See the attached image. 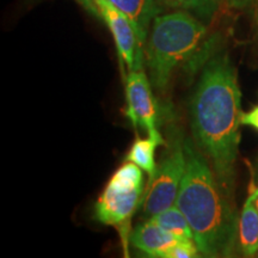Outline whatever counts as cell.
I'll list each match as a JSON object with an SVG mask.
<instances>
[{"mask_svg": "<svg viewBox=\"0 0 258 258\" xmlns=\"http://www.w3.org/2000/svg\"><path fill=\"white\" fill-rule=\"evenodd\" d=\"M241 115L237 70L227 51L220 48V38L214 35L190 101V123L194 141L232 200Z\"/></svg>", "mask_w": 258, "mask_h": 258, "instance_id": "6da1fadb", "label": "cell"}, {"mask_svg": "<svg viewBox=\"0 0 258 258\" xmlns=\"http://www.w3.org/2000/svg\"><path fill=\"white\" fill-rule=\"evenodd\" d=\"M186 167L176 206L191 227L201 256L230 257L237 247L238 215L207 157L185 139Z\"/></svg>", "mask_w": 258, "mask_h": 258, "instance_id": "7a4b0ae2", "label": "cell"}, {"mask_svg": "<svg viewBox=\"0 0 258 258\" xmlns=\"http://www.w3.org/2000/svg\"><path fill=\"white\" fill-rule=\"evenodd\" d=\"M205 22L186 11L158 14L145 46V63L152 88L164 92L175 71L194 60L207 40Z\"/></svg>", "mask_w": 258, "mask_h": 258, "instance_id": "3957f363", "label": "cell"}, {"mask_svg": "<svg viewBox=\"0 0 258 258\" xmlns=\"http://www.w3.org/2000/svg\"><path fill=\"white\" fill-rule=\"evenodd\" d=\"M185 167L184 141L177 137L157 164L154 175L148 178L147 189L141 202L145 220L176 205Z\"/></svg>", "mask_w": 258, "mask_h": 258, "instance_id": "277c9868", "label": "cell"}, {"mask_svg": "<svg viewBox=\"0 0 258 258\" xmlns=\"http://www.w3.org/2000/svg\"><path fill=\"white\" fill-rule=\"evenodd\" d=\"M88 9L98 15L110 30L121 61V70L123 71V66H127L128 72L144 70L145 44L131 21L108 0H89Z\"/></svg>", "mask_w": 258, "mask_h": 258, "instance_id": "5b68a950", "label": "cell"}, {"mask_svg": "<svg viewBox=\"0 0 258 258\" xmlns=\"http://www.w3.org/2000/svg\"><path fill=\"white\" fill-rule=\"evenodd\" d=\"M125 115L132 124L135 128H144L148 137L158 141L159 145H165L157 125V105L152 84L144 70L128 72L125 78Z\"/></svg>", "mask_w": 258, "mask_h": 258, "instance_id": "8992f818", "label": "cell"}, {"mask_svg": "<svg viewBox=\"0 0 258 258\" xmlns=\"http://www.w3.org/2000/svg\"><path fill=\"white\" fill-rule=\"evenodd\" d=\"M144 198V190L117 191L105 186L97 200L93 217L105 226H112L121 235L122 244L127 249L131 235V221Z\"/></svg>", "mask_w": 258, "mask_h": 258, "instance_id": "52a82bcc", "label": "cell"}, {"mask_svg": "<svg viewBox=\"0 0 258 258\" xmlns=\"http://www.w3.org/2000/svg\"><path fill=\"white\" fill-rule=\"evenodd\" d=\"M258 185L253 184L238 215L237 247L244 257L258 256V208L256 198Z\"/></svg>", "mask_w": 258, "mask_h": 258, "instance_id": "ba28073f", "label": "cell"}, {"mask_svg": "<svg viewBox=\"0 0 258 258\" xmlns=\"http://www.w3.org/2000/svg\"><path fill=\"white\" fill-rule=\"evenodd\" d=\"M176 240L178 239L152 220H146L138 225L129 235L132 246L150 257L161 258V254Z\"/></svg>", "mask_w": 258, "mask_h": 258, "instance_id": "9c48e42d", "label": "cell"}, {"mask_svg": "<svg viewBox=\"0 0 258 258\" xmlns=\"http://www.w3.org/2000/svg\"><path fill=\"white\" fill-rule=\"evenodd\" d=\"M108 2L131 21L141 42L146 46L148 32L153 19L161 10L156 0H108Z\"/></svg>", "mask_w": 258, "mask_h": 258, "instance_id": "30bf717a", "label": "cell"}, {"mask_svg": "<svg viewBox=\"0 0 258 258\" xmlns=\"http://www.w3.org/2000/svg\"><path fill=\"white\" fill-rule=\"evenodd\" d=\"M160 9L186 11L209 23L217 15L221 0H156Z\"/></svg>", "mask_w": 258, "mask_h": 258, "instance_id": "8fae6325", "label": "cell"}, {"mask_svg": "<svg viewBox=\"0 0 258 258\" xmlns=\"http://www.w3.org/2000/svg\"><path fill=\"white\" fill-rule=\"evenodd\" d=\"M147 220L156 222L173 237H176L177 239H194L191 227H190L188 220L176 205L160 212L153 218L147 219Z\"/></svg>", "mask_w": 258, "mask_h": 258, "instance_id": "7c38bea8", "label": "cell"}, {"mask_svg": "<svg viewBox=\"0 0 258 258\" xmlns=\"http://www.w3.org/2000/svg\"><path fill=\"white\" fill-rule=\"evenodd\" d=\"M158 146H160L159 143L152 138H138L132 145L131 150H129L127 160L133 161L144 171H146L148 178H151L157 169L156 148Z\"/></svg>", "mask_w": 258, "mask_h": 258, "instance_id": "4fadbf2b", "label": "cell"}, {"mask_svg": "<svg viewBox=\"0 0 258 258\" xmlns=\"http://www.w3.org/2000/svg\"><path fill=\"white\" fill-rule=\"evenodd\" d=\"M106 186L117 190V191L144 190L143 169L134 164L133 161L128 160L127 163L115 171Z\"/></svg>", "mask_w": 258, "mask_h": 258, "instance_id": "5bb4252c", "label": "cell"}, {"mask_svg": "<svg viewBox=\"0 0 258 258\" xmlns=\"http://www.w3.org/2000/svg\"><path fill=\"white\" fill-rule=\"evenodd\" d=\"M201 256L198 244L194 239H178L167 247L161 258H194Z\"/></svg>", "mask_w": 258, "mask_h": 258, "instance_id": "9a60e30c", "label": "cell"}, {"mask_svg": "<svg viewBox=\"0 0 258 258\" xmlns=\"http://www.w3.org/2000/svg\"><path fill=\"white\" fill-rule=\"evenodd\" d=\"M228 5L249 16L258 35V0H228Z\"/></svg>", "mask_w": 258, "mask_h": 258, "instance_id": "2e32d148", "label": "cell"}, {"mask_svg": "<svg viewBox=\"0 0 258 258\" xmlns=\"http://www.w3.org/2000/svg\"><path fill=\"white\" fill-rule=\"evenodd\" d=\"M241 125H247L258 131V105L241 115Z\"/></svg>", "mask_w": 258, "mask_h": 258, "instance_id": "e0dca14e", "label": "cell"}, {"mask_svg": "<svg viewBox=\"0 0 258 258\" xmlns=\"http://www.w3.org/2000/svg\"><path fill=\"white\" fill-rule=\"evenodd\" d=\"M252 179L254 180V182H256V180L258 182V160H257V165H256V175H254Z\"/></svg>", "mask_w": 258, "mask_h": 258, "instance_id": "ac0fdd59", "label": "cell"}, {"mask_svg": "<svg viewBox=\"0 0 258 258\" xmlns=\"http://www.w3.org/2000/svg\"><path fill=\"white\" fill-rule=\"evenodd\" d=\"M256 205H257V208H258V194H257V198H256Z\"/></svg>", "mask_w": 258, "mask_h": 258, "instance_id": "d6986e66", "label": "cell"}]
</instances>
